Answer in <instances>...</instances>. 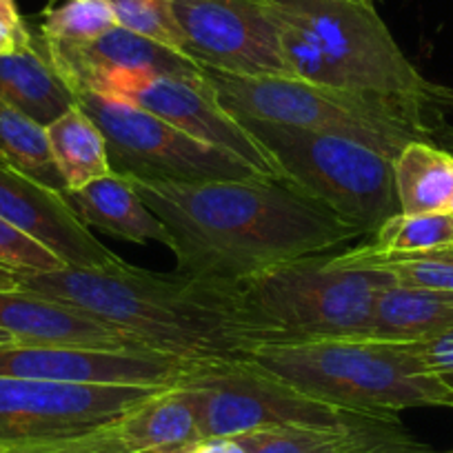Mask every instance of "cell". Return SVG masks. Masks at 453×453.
I'll return each instance as SVG.
<instances>
[{"mask_svg":"<svg viewBox=\"0 0 453 453\" xmlns=\"http://www.w3.org/2000/svg\"><path fill=\"white\" fill-rule=\"evenodd\" d=\"M234 440L250 453H440L416 438L398 413L342 426L254 431Z\"/></svg>","mask_w":453,"mask_h":453,"instance_id":"obj_17","label":"cell"},{"mask_svg":"<svg viewBox=\"0 0 453 453\" xmlns=\"http://www.w3.org/2000/svg\"><path fill=\"white\" fill-rule=\"evenodd\" d=\"M0 20L12 25V27H25L27 25V20L20 16L16 0H0Z\"/></svg>","mask_w":453,"mask_h":453,"instance_id":"obj_34","label":"cell"},{"mask_svg":"<svg viewBox=\"0 0 453 453\" xmlns=\"http://www.w3.org/2000/svg\"><path fill=\"white\" fill-rule=\"evenodd\" d=\"M0 331L10 334L19 342L38 345L154 351L127 331L94 316L87 309L19 287L0 289Z\"/></svg>","mask_w":453,"mask_h":453,"instance_id":"obj_15","label":"cell"},{"mask_svg":"<svg viewBox=\"0 0 453 453\" xmlns=\"http://www.w3.org/2000/svg\"><path fill=\"white\" fill-rule=\"evenodd\" d=\"M0 100L45 127L78 104L76 91L54 67L38 34L29 50L0 56Z\"/></svg>","mask_w":453,"mask_h":453,"instance_id":"obj_20","label":"cell"},{"mask_svg":"<svg viewBox=\"0 0 453 453\" xmlns=\"http://www.w3.org/2000/svg\"><path fill=\"white\" fill-rule=\"evenodd\" d=\"M78 104L103 132L111 169L134 180L216 182L265 178L251 165L207 145L136 104L78 91Z\"/></svg>","mask_w":453,"mask_h":453,"instance_id":"obj_9","label":"cell"},{"mask_svg":"<svg viewBox=\"0 0 453 453\" xmlns=\"http://www.w3.org/2000/svg\"><path fill=\"white\" fill-rule=\"evenodd\" d=\"M187 453H250L234 438H204Z\"/></svg>","mask_w":453,"mask_h":453,"instance_id":"obj_33","label":"cell"},{"mask_svg":"<svg viewBox=\"0 0 453 453\" xmlns=\"http://www.w3.org/2000/svg\"><path fill=\"white\" fill-rule=\"evenodd\" d=\"M204 365L160 351L87 349L38 342L0 345V376L72 385L172 387L194 376Z\"/></svg>","mask_w":453,"mask_h":453,"instance_id":"obj_13","label":"cell"},{"mask_svg":"<svg viewBox=\"0 0 453 453\" xmlns=\"http://www.w3.org/2000/svg\"><path fill=\"white\" fill-rule=\"evenodd\" d=\"M250 360L313 398L354 411L453 409V382L431 372L409 342L373 338L316 340L260 347Z\"/></svg>","mask_w":453,"mask_h":453,"instance_id":"obj_5","label":"cell"},{"mask_svg":"<svg viewBox=\"0 0 453 453\" xmlns=\"http://www.w3.org/2000/svg\"><path fill=\"white\" fill-rule=\"evenodd\" d=\"M36 41V34L29 29V25L25 27H12V25L3 23L0 20V56L19 54V51L29 50Z\"/></svg>","mask_w":453,"mask_h":453,"instance_id":"obj_32","label":"cell"},{"mask_svg":"<svg viewBox=\"0 0 453 453\" xmlns=\"http://www.w3.org/2000/svg\"><path fill=\"white\" fill-rule=\"evenodd\" d=\"M160 389L165 387L72 385L0 376V442L50 444L76 438L111 425Z\"/></svg>","mask_w":453,"mask_h":453,"instance_id":"obj_11","label":"cell"},{"mask_svg":"<svg viewBox=\"0 0 453 453\" xmlns=\"http://www.w3.org/2000/svg\"><path fill=\"white\" fill-rule=\"evenodd\" d=\"M16 287L87 309L145 342L150 349L198 365L250 360L273 335L258 320L241 285L119 267L14 272Z\"/></svg>","mask_w":453,"mask_h":453,"instance_id":"obj_2","label":"cell"},{"mask_svg":"<svg viewBox=\"0 0 453 453\" xmlns=\"http://www.w3.org/2000/svg\"><path fill=\"white\" fill-rule=\"evenodd\" d=\"M291 76L442 111L453 91L426 81L376 7L358 0H269Z\"/></svg>","mask_w":453,"mask_h":453,"instance_id":"obj_3","label":"cell"},{"mask_svg":"<svg viewBox=\"0 0 453 453\" xmlns=\"http://www.w3.org/2000/svg\"><path fill=\"white\" fill-rule=\"evenodd\" d=\"M358 3H369V5H373V3H376V0H358Z\"/></svg>","mask_w":453,"mask_h":453,"instance_id":"obj_37","label":"cell"},{"mask_svg":"<svg viewBox=\"0 0 453 453\" xmlns=\"http://www.w3.org/2000/svg\"><path fill=\"white\" fill-rule=\"evenodd\" d=\"M400 213L449 211L453 203V154L434 142H409L394 158Z\"/></svg>","mask_w":453,"mask_h":453,"instance_id":"obj_24","label":"cell"},{"mask_svg":"<svg viewBox=\"0 0 453 453\" xmlns=\"http://www.w3.org/2000/svg\"><path fill=\"white\" fill-rule=\"evenodd\" d=\"M119 27L107 0H65L60 7H47L38 36L47 42H89Z\"/></svg>","mask_w":453,"mask_h":453,"instance_id":"obj_26","label":"cell"},{"mask_svg":"<svg viewBox=\"0 0 453 453\" xmlns=\"http://www.w3.org/2000/svg\"><path fill=\"white\" fill-rule=\"evenodd\" d=\"M5 342H14V338L10 334H5V331H0V345H5Z\"/></svg>","mask_w":453,"mask_h":453,"instance_id":"obj_36","label":"cell"},{"mask_svg":"<svg viewBox=\"0 0 453 453\" xmlns=\"http://www.w3.org/2000/svg\"><path fill=\"white\" fill-rule=\"evenodd\" d=\"M78 91H96L109 98L127 100L207 145L232 151L260 176L285 180L276 158L242 127L234 113L222 107L204 73L198 78H182L147 69H119L94 78Z\"/></svg>","mask_w":453,"mask_h":453,"instance_id":"obj_10","label":"cell"},{"mask_svg":"<svg viewBox=\"0 0 453 453\" xmlns=\"http://www.w3.org/2000/svg\"><path fill=\"white\" fill-rule=\"evenodd\" d=\"M107 3L120 27L185 54V36L173 19V0H107Z\"/></svg>","mask_w":453,"mask_h":453,"instance_id":"obj_27","label":"cell"},{"mask_svg":"<svg viewBox=\"0 0 453 453\" xmlns=\"http://www.w3.org/2000/svg\"><path fill=\"white\" fill-rule=\"evenodd\" d=\"M0 265L14 272H54L65 267L58 256L0 218Z\"/></svg>","mask_w":453,"mask_h":453,"instance_id":"obj_29","label":"cell"},{"mask_svg":"<svg viewBox=\"0 0 453 453\" xmlns=\"http://www.w3.org/2000/svg\"><path fill=\"white\" fill-rule=\"evenodd\" d=\"M185 54L232 76H291L269 0H173Z\"/></svg>","mask_w":453,"mask_h":453,"instance_id":"obj_12","label":"cell"},{"mask_svg":"<svg viewBox=\"0 0 453 453\" xmlns=\"http://www.w3.org/2000/svg\"><path fill=\"white\" fill-rule=\"evenodd\" d=\"M0 160L41 185L67 194L51 156L45 125L25 116L5 100H0Z\"/></svg>","mask_w":453,"mask_h":453,"instance_id":"obj_25","label":"cell"},{"mask_svg":"<svg viewBox=\"0 0 453 453\" xmlns=\"http://www.w3.org/2000/svg\"><path fill=\"white\" fill-rule=\"evenodd\" d=\"M116 426L132 453H187L204 440L182 385L156 391L119 418Z\"/></svg>","mask_w":453,"mask_h":453,"instance_id":"obj_19","label":"cell"},{"mask_svg":"<svg viewBox=\"0 0 453 453\" xmlns=\"http://www.w3.org/2000/svg\"><path fill=\"white\" fill-rule=\"evenodd\" d=\"M449 211H451V213H453V203H451V207H449Z\"/></svg>","mask_w":453,"mask_h":453,"instance_id":"obj_38","label":"cell"},{"mask_svg":"<svg viewBox=\"0 0 453 453\" xmlns=\"http://www.w3.org/2000/svg\"><path fill=\"white\" fill-rule=\"evenodd\" d=\"M87 226H96L109 236L145 245L156 241L172 250L165 222L147 207L145 200L134 187L132 178L111 172L109 176L89 182L73 194H65Z\"/></svg>","mask_w":453,"mask_h":453,"instance_id":"obj_18","label":"cell"},{"mask_svg":"<svg viewBox=\"0 0 453 453\" xmlns=\"http://www.w3.org/2000/svg\"><path fill=\"white\" fill-rule=\"evenodd\" d=\"M453 247V213H395L387 218L367 242L334 254L342 267H369L389 258L426 254Z\"/></svg>","mask_w":453,"mask_h":453,"instance_id":"obj_21","label":"cell"},{"mask_svg":"<svg viewBox=\"0 0 453 453\" xmlns=\"http://www.w3.org/2000/svg\"><path fill=\"white\" fill-rule=\"evenodd\" d=\"M0 218L58 256L65 267H119L113 254L73 211L67 196L0 160Z\"/></svg>","mask_w":453,"mask_h":453,"instance_id":"obj_14","label":"cell"},{"mask_svg":"<svg viewBox=\"0 0 453 453\" xmlns=\"http://www.w3.org/2000/svg\"><path fill=\"white\" fill-rule=\"evenodd\" d=\"M204 438H236L254 431L342 426L391 413L338 407L272 376L251 360L204 365L180 382Z\"/></svg>","mask_w":453,"mask_h":453,"instance_id":"obj_8","label":"cell"},{"mask_svg":"<svg viewBox=\"0 0 453 453\" xmlns=\"http://www.w3.org/2000/svg\"><path fill=\"white\" fill-rule=\"evenodd\" d=\"M172 236L176 272L242 285L250 278L360 238L331 209L287 180H134Z\"/></svg>","mask_w":453,"mask_h":453,"instance_id":"obj_1","label":"cell"},{"mask_svg":"<svg viewBox=\"0 0 453 453\" xmlns=\"http://www.w3.org/2000/svg\"><path fill=\"white\" fill-rule=\"evenodd\" d=\"M36 447H42V444H3L0 442V453H25V451H32V449H36Z\"/></svg>","mask_w":453,"mask_h":453,"instance_id":"obj_35","label":"cell"},{"mask_svg":"<svg viewBox=\"0 0 453 453\" xmlns=\"http://www.w3.org/2000/svg\"><path fill=\"white\" fill-rule=\"evenodd\" d=\"M276 158L285 180L318 200L338 218L372 236L400 213L394 160L349 138L269 120L238 119Z\"/></svg>","mask_w":453,"mask_h":453,"instance_id":"obj_7","label":"cell"},{"mask_svg":"<svg viewBox=\"0 0 453 453\" xmlns=\"http://www.w3.org/2000/svg\"><path fill=\"white\" fill-rule=\"evenodd\" d=\"M409 345L413 347V351L420 356V360L431 372L444 378L453 376V329L425 340H416Z\"/></svg>","mask_w":453,"mask_h":453,"instance_id":"obj_31","label":"cell"},{"mask_svg":"<svg viewBox=\"0 0 453 453\" xmlns=\"http://www.w3.org/2000/svg\"><path fill=\"white\" fill-rule=\"evenodd\" d=\"M25 453H132L127 444L123 442L116 422L104 425L100 429L89 431V434L76 435V438L60 440V442L42 444V447L32 449Z\"/></svg>","mask_w":453,"mask_h":453,"instance_id":"obj_30","label":"cell"},{"mask_svg":"<svg viewBox=\"0 0 453 453\" xmlns=\"http://www.w3.org/2000/svg\"><path fill=\"white\" fill-rule=\"evenodd\" d=\"M453 329V294L391 285L378 298L367 338L416 342Z\"/></svg>","mask_w":453,"mask_h":453,"instance_id":"obj_22","label":"cell"},{"mask_svg":"<svg viewBox=\"0 0 453 453\" xmlns=\"http://www.w3.org/2000/svg\"><path fill=\"white\" fill-rule=\"evenodd\" d=\"M391 285L395 280L382 269L342 267L326 251L276 265L241 287L273 345H300L367 338L378 298Z\"/></svg>","mask_w":453,"mask_h":453,"instance_id":"obj_6","label":"cell"},{"mask_svg":"<svg viewBox=\"0 0 453 453\" xmlns=\"http://www.w3.org/2000/svg\"><path fill=\"white\" fill-rule=\"evenodd\" d=\"M369 267L387 272L394 278L395 285L453 294V247L407 256V258L380 260Z\"/></svg>","mask_w":453,"mask_h":453,"instance_id":"obj_28","label":"cell"},{"mask_svg":"<svg viewBox=\"0 0 453 453\" xmlns=\"http://www.w3.org/2000/svg\"><path fill=\"white\" fill-rule=\"evenodd\" d=\"M236 119L269 120L349 138L394 160L409 142H434L442 111L420 103L309 82L294 76H232L204 69Z\"/></svg>","mask_w":453,"mask_h":453,"instance_id":"obj_4","label":"cell"},{"mask_svg":"<svg viewBox=\"0 0 453 453\" xmlns=\"http://www.w3.org/2000/svg\"><path fill=\"white\" fill-rule=\"evenodd\" d=\"M45 129L51 156L63 176L67 194H73L113 172L107 141L81 104H73Z\"/></svg>","mask_w":453,"mask_h":453,"instance_id":"obj_23","label":"cell"},{"mask_svg":"<svg viewBox=\"0 0 453 453\" xmlns=\"http://www.w3.org/2000/svg\"><path fill=\"white\" fill-rule=\"evenodd\" d=\"M42 45L54 67L73 91L82 89L87 82L103 73L119 72V69H147V72L182 78H198L204 73V69L189 56L169 50L141 34L129 32L120 25L89 42L69 45V42L42 41Z\"/></svg>","mask_w":453,"mask_h":453,"instance_id":"obj_16","label":"cell"}]
</instances>
